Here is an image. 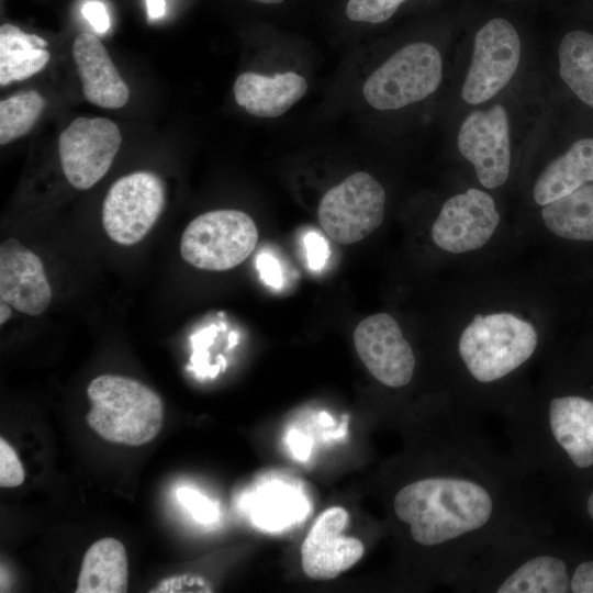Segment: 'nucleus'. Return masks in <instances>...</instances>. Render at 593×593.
Returning a JSON list of instances; mask_svg holds the SVG:
<instances>
[{
    "label": "nucleus",
    "instance_id": "1",
    "mask_svg": "<svg viewBox=\"0 0 593 593\" xmlns=\"http://www.w3.org/2000/svg\"><path fill=\"white\" fill-rule=\"evenodd\" d=\"M467 430L457 425L448 470L406 483L392 502L416 545L450 549L457 579L489 549L533 532L513 468Z\"/></svg>",
    "mask_w": 593,
    "mask_h": 593
},
{
    "label": "nucleus",
    "instance_id": "2",
    "mask_svg": "<svg viewBox=\"0 0 593 593\" xmlns=\"http://www.w3.org/2000/svg\"><path fill=\"white\" fill-rule=\"evenodd\" d=\"M512 87L485 104L463 110L455 130V145L486 190L504 186L514 150L522 139L534 138L545 119L542 93H522Z\"/></svg>",
    "mask_w": 593,
    "mask_h": 593
},
{
    "label": "nucleus",
    "instance_id": "3",
    "mask_svg": "<svg viewBox=\"0 0 593 593\" xmlns=\"http://www.w3.org/2000/svg\"><path fill=\"white\" fill-rule=\"evenodd\" d=\"M88 425L104 440L141 446L159 434L164 423L160 396L138 380L102 374L87 388Z\"/></svg>",
    "mask_w": 593,
    "mask_h": 593
},
{
    "label": "nucleus",
    "instance_id": "4",
    "mask_svg": "<svg viewBox=\"0 0 593 593\" xmlns=\"http://www.w3.org/2000/svg\"><path fill=\"white\" fill-rule=\"evenodd\" d=\"M526 61L518 29L502 16L483 23L473 34L465 58L457 96L463 110L495 100L517 83Z\"/></svg>",
    "mask_w": 593,
    "mask_h": 593
},
{
    "label": "nucleus",
    "instance_id": "5",
    "mask_svg": "<svg viewBox=\"0 0 593 593\" xmlns=\"http://www.w3.org/2000/svg\"><path fill=\"white\" fill-rule=\"evenodd\" d=\"M537 345V331L528 321L500 312L475 315L460 334L457 351L475 382L492 384L526 363Z\"/></svg>",
    "mask_w": 593,
    "mask_h": 593
},
{
    "label": "nucleus",
    "instance_id": "6",
    "mask_svg": "<svg viewBox=\"0 0 593 593\" xmlns=\"http://www.w3.org/2000/svg\"><path fill=\"white\" fill-rule=\"evenodd\" d=\"M445 75L441 49L429 41H413L398 48L371 72L362 94L376 110H402L435 94Z\"/></svg>",
    "mask_w": 593,
    "mask_h": 593
},
{
    "label": "nucleus",
    "instance_id": "7",
    "mask_svg": "<svg viewBox=\"0 0 593 593\" xmlns=\"http://www.w3.org/2000/svg\"><path fill=\"white\" fill-rule=\"evenodd\" d=\"M258 230L239 210H214L193 219L180 239L181 257L198 269L224 271L243 261L256 248Z\"/></svg>",
    "mask_w": 593,
    "mask_h": 593
},
{
    "label": "nucleus",
    "instance_id": "8",
    "mask_svg": "<svg viewBox=\"0 0 593 593\" xmlns=\"http://www.w3.org/2000/svg\"><path fill=\"white\" fill-rule=\"evenodd\" d=\"M523 454L549 439L580 469L593 466V400L558 395L532 419H516Z\"/></svg>",
    "mask_w": 593,
    "mask_h": 593
},
{
    "label": "nucleus",
    "instance_id": "9",
    "mask_svg": "<svg viewBox=\"0 0 593 593\" xmlns=\"http://www.w3.org/2000/svg\"><path fill=\"white\" fill-rule=\"evenodd\" d=\"M385 191L370 174L358 171L331 188L317 209L323 231L339 244H354L370 235L382 223Z\"/></svg>",
    "mask_w": 593,
    "mask_h": 593
},
{
    "label": "nucleus",
    "instance_id": "10",
    "mask_svg": "<svg viewBox=\"0 0 593 593\" xmlns=\"http://www.w3.org/2000/svg\"><path fill=\"white\" fill-rule=\"evenodd\" d=\"M165 205L163 180L150 171H135L118 179L102 204V224L115 243H139L160 216Z\"/></svg>",
    "mask_w": 593,
    "mask_h": 593
},
{
    "label": "nucleus",
    "instance_id": "11",
    "mask_svg": "<svg viewBox=\"0 0 593 593\" xmlns=\"http://www.w3.org/2000/svg\"><path fill=\"white\" fill-rule=\"evenodd\" d=\"M119 126L105 118H77L58 137L63 172L78 190L94 186L110 169L120 149Z\"/></svg>",
    "mask_w": 593,
    "mask_h": 593
},
{
    "label": "nucleus",
    "instance_id": "12",
    "mask_svg": "<svg viewBox=\"0 0 593 593\" xmlns=\"http://www.w3.org/2000/svg\"><path fill=\"white\" fill-rule=\"evenodd\" d=\"M500 221L494 198L485 190L469 188L444 202L433 223L432 238L448 253L477 250L491 239Z\"/></svg>",
    "mask_w": 593,
    "mask_h": 593
},
{
    "label": "nucleus",
    "instance_id": "13",
    "mask_svg": "<svg viewBox=\"0 0 593 593\" xmlns=\"http://www.w3.org/2000/svg\"><path fill=\"white\" fill-rule=\"evenodd\" d=\"M354 345L366 368L383 385L401 388L412 380L415 356L390 314L378 313L362 320L354 332Z\"/></svg>",
    "mask_w": 593,
    "mask_h": 593
},
{
    "label": "nucleus",
    "instance_id": "14",
    "mask_svg": "<svg viewBox=\"0 0 593 593\" xmlns=\"http://www.w3.org/2000/svg\"><path fill=\"white\" fill-rule=\"evenodd\" d=\"M348 522L349 514L340 506L325 510L315 519L301 546V564L306 577L331 580L362 558L363 544L343 534Z\"/></svg>",
    "mask_w": 593,
    "mask_h": 593
},
{
    "label": "nucleus",
    "instance_id": "15",
    "mask_svg": "<svg viewBox=\"0 0 593 593\" xmlns=\"http://www.w3.org/2000/svg\"><path fill=\"white\" fill-rule=\"evenodd\" d=\"M0 298L27 315L42 314L52 300L41 258L12 237L0 246Z\"/></svg>",
    "mask_w": 593,
    "mask_h": 593
},
{
    "label": "nucleus",
    "instance_id": "16",
    "mask_svg": "<svg viewBox=\"0 0 593 593\" xmlns=\"http://www.w3.org/2000/svg\"><path fill=\"white\" fill-rule=\"evenodd\" d=\"M72 57L83 96L90 103L105 109H119L127 103L128 87L96 35L80 33L72 43Z\"/></svg>",
    "mask_w": 593,
    "mask_h": 593
},
{
    "label": "nucleus",
    "instance_id": "17",
    "mask_svg": "<svg viewBox=\"0 0 593 593\" xmlns=\"http://www.w3.org/2000/svg\"><path fill=\"white\" fill-rule=\"evenodd\" d=\"M233 90L236 103L249 114L272 119L305 96L307 81L293 71L272 77L247 71L236 78Z\"/></svg>",
    "mask_w": 593,
    "mask_h": 593
},
{
    "label": "nucleus",
    "instance_id": "18",
    "mask_svg": "<svg viewBox=\"0 0 593 593\" xmlns=\"http://www.w3.org/2000/svg\"><path fill=\"white\" fill-rule=\"evenodd\" d=\"M590 182H593V137L586 136L575 139L544 166L533 184L532 197L538 206H545Z\"/></svg>",
    "mask_w": 593,
    "mask_h": 593
},
{
    "label": "nucleus",
    "instance_id": "19",
    "mask_svg": "<svg viewBox=\"0 0 593 593\" xmlns=\"http://www.w3.org/2000/svg\"><path fill=\"white\" fill-rule=\"evenodd\" d=\"M128 585V563L124 545L104 537L83 555L76 593H124Z\"/></svg>",
    "mask_w": 593,
    "mask_h": 593
},
{
    "label": "nucleus",
    "instance_id": "20",
    "mask_svg": "<svg viewBox=\"0 0 593 593\" xmlns=\"http://www.w3.org/2000/svg\"><path fill=\"white\" fill-rule=\"evenodd\" d=\"M47 41L4 23L0 26V86L25 80L43 70L49 61Z\"/></svg>",
    "mask_w": 593,
    "mask_h": 593
},
{
    "label": "nucleus",
    "instance_id": "21",
    "mask_svg": "<svg viewBox=\"0 0 593 593\" xmlns=\"http://www.w3.org/2000/svg\"><path fill=\"white\" fill-rule=\"evenodd\" d=\"M557 69L567 88L593 110V34L567 32L557 46Z\"/></svg>",
    "mask_w": 593,
    "mask_h": 593
},
{
    "label": "nucleus",
    "instance_id": "22",
    "mask_svg": "<svg viewBox=\"0 0 593 593\" xmlns=\"http://www.w3.org/2000/svg\"><path fill=\"white\" fill-rule=\"evenodd\" d=\"M545 226L569 240H593V182L541 206Z\"/></svg>",
    "mask_w": 593,
    "mask_h": 593
},
{
    "label": "nucleus",
    "instance_id": "23",
    "mask_svg": "<svg viewBox=\"0 0 593 593\" xmlns=\"http://www.w3.org/2000/svg\"><path fill=\"white\" fill-rule=\"evenodd\" d=\"M46 105L35 90L15 93L0 102V144L5 145L27 134Z\"/></svg>",
    "mask_w": 593,
    "mask_h": 593
},
{
    "label": "nucleus",
    "instance_id": "24",
    "mask_svg": "<svg viewBox=\"0 0 593 593\" xmlns=\"http://www.w3.org/2000/svg\"><path fill=\"white\" fill-rule=\"evenodd\" d=\"M409 0H348L345 14L348 20L365 24L389 21Z\"/></svg>",
    "mask_w": 593,
    "mask_h": 593
},
{
    "label": "nucleus",
    "instance_id": "25",
    "mask_svg": "<svg viewBox=\"0 0 593 593\" xmlns=\"http://www.w3.org/2000/svg\"><path fill=\"white\" fill-rule=\"evenodd\" d=\"M24 469L14 449L4 438H0V485L15 488L24 481Z\"/></svg>",
    "mask_w": 593,
    "mask_h": 593
},
{
    "label": "nucleus",
    "instance_id": "26",
    "mask_svg": "<svg viewBox=\"0 0 593 593\" xmlns=\"http://www.w3.org/2000/svg\"><path fill=\"white\" fill-rule=\"evenodd\" d=\"M179 501L192 513L194 518L201 523L214 521L216 516L215 505L206 497L188 488L177 491Z\"/></svg>",
    "mask_w": 593,
    "mask_h": 593
},
{
    "label": "nucleus",
    "instance_id": "27",
    "mask_svg": "<svg viewBox=\"0 0 593 593\" xmlns=\"http://www.w3.org/2000/svg\"><path fill=\"white\" fill-rule=\"evenodd\" d=\"M209 585L203 579L181 575L166 579L150 592H211Z\"/></svg>",
    "mask_w": 593,
    "mask_h": 593
},
{
    "label": "nucleus",
    "instance_id": "28",
    "mask_svg": "<svg viewBox=\"0 0 593 593\" xmlns=\"http://www.w3.org/2000/svg\"><path fill=\"white\" fill-rule=\"evenodd\" d=\"M304 243L310 268L313 270L323 268L328 257V246L325 239L316 233H309Z\"/></svg>",
    "mask_w": 593,
    "mask_h": 593
},
{
    "label": "nucleus",
    "instance_id": "29",
    "mask_svg": "<svg viewBox=\"0 0 593 593\" xmlns=\"http://www.w3.org/2000/svg\"><path fill=\"white\" fill-rule=\"evenodd\" d=\"M82 15L98 34H103L110 29V18L104 4L91 0L83 4Z\"/></svg>",
    "mask_w": 593,
    "mask_h": 593
},
{
    "label": "nucleus",
    "instance_id": "30",
    "mask_svg": "<svg viewBox=\"0 0 593 593\" xmlns=\"http://www.w3.org/2000/svg\"><path fill=\"white\" fill-rule=\"evenodd\" d=\"M570 592L593 593V560L580 562L573 570Z\"/></svg>",
    "mask_w": 593,
    "mask_h": 593
},
{
    "label": "nucleus",
    "instance_id": "31",
    "mask_svg": "<svg viewBox=\"0 0 593 593\" xmlns=\"http://www.w3.org/2000/svg\"><path fill=\"white\" fill-rule=\"evenodd\" d=\"M257 266L261 279L272 288H280L282 284L281 270L278 261L269 254H261L258 257Z\"/></svg>",
    "mask_w": 593,
    "mask_h": 593
},
{
    "label": "nucleus",
    "instance_id": "32",
    "mask_svg": "<svg viewBox=\"0 0 593 593\" xmlns=\"http://www.w3.org/2000/svg\"><path fill=\"white\" fill-rule=\"evenodd\" d=\"M146 10L150 21L163 18L166 11L165 0H146Z\"/></svg>",
    "mask_w": 593,
    "mask_h": 593
},
{
    "label": "nucleus",
    "instance_id": "33",
    "mask_svg": "<svg viewBox=\"0 0 593 593\" xmlns=\"http://www.w3.org/2000/svg\"><path fill=\"white\" fill-rule=\"evenodd\" d=\"M0 305V324L3 325L12 315V306L3 301Z\"/></svg>",
    "mask_w": 593,
    "mask_h": 593
},
{
    "label": "nucleus",
    "instance_id": "34",
    "mask_svg": "<svg viewBox=\"0 0 593 593\" xmlns=\"http://www.w3.org/2000/svg\"><path fill=\"white\" fill-rule=\"evenodd\" d=\"M586 511L590 518L593 521V492L589 495L586 500Z\"/></svg>",
    "mask_w": 593,
    "mask_h": 593
},
{
    "label": "nucleus",
    "instance_id": "35",
    "mask_svg": "<svg viewBox=\"0 0 593 593\" xmlns=\"http://www.w3.org/2000/svg\"><path fill=\"white\" fill-rule=\"evenodd\" d=\"M256 3L260 4H267V5H273V4H280L283 2V0H251Z\"/></svg>",
    "mask_w": 593,
    "mask_h": 593
}]
</instances>
